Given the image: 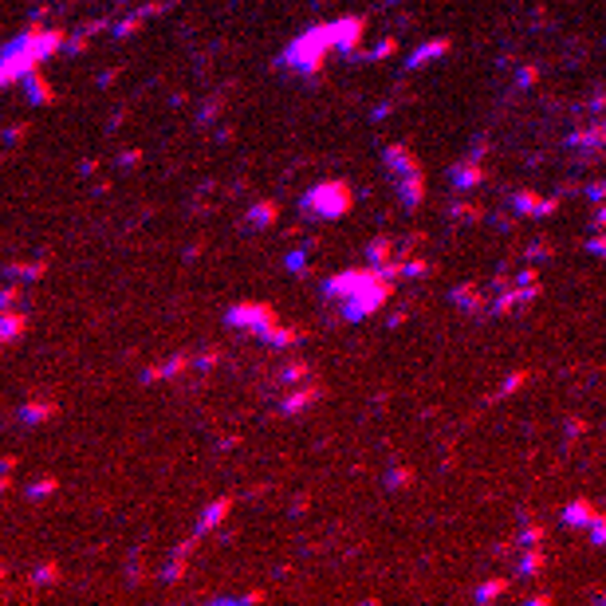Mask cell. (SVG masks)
<instances>
[{"mask_svg": "<svg viewBox=\"0 0 606 606\" xmlns=\"http://www.w3.org/2000/svg\"><path fill=\"white\" fill-rule=\"evenodd\" d=\"M563 520H567V523H587V520H591V504H587V500L571 504V508L563 512Z\"/></svg>", "mask_w": 606, "mask_h": 606, "instance_id": "cell-2", "label": "cell"}, {"mask_svg": "<svg viewBox=\"0 0 606 606\" xmlns=\"http://www.w3.org/2000/svg\"><path fill=\"white\" fill-rule=\"evenodd\" d=\"M594 539H598V544H603V539H606V516H603V520H598V523H594Z\"/></svg>", "mask_w": 606, "mask_h": 606, "instance_id": "cell-3", "label": "cell"}, {"mask_svg": "<svg viewBox=\"0 0 606 606\" xmlns=\"http://www.w3.org/2000/svg\"><path fill=\"white\" fill-rule=\"evenodd\" d=\"M303 209L315 213V217H343V213L351 209V189L339 185V182L319 185V189H311V193L303 197Z\"/></svg>", "mask_w": 606, "mask_h": 606, "instance_id": "cell-1", "label": "cell"}]
</instances>
